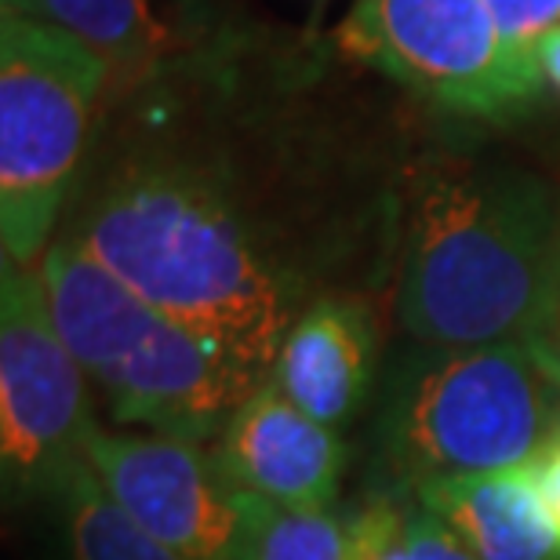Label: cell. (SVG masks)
I'll return each mask as SVG.
<instances>
[{"instance_id":"cell-14","label":"cell","mask_w":560,"mask_h":560,"mask_svg":"<svg viewBox=\"0 0 560 560\" xmlns=\"http://www.w3.org/2000/svg\"><path fill=\"white\" fill-rule=\"evenodd\" d=\"M237 560H346V517L335 510H295L237 491Z\"/></svg>"},{"instance_id":"cell-1","label":"cell","mask_w":560,"mask_h":560,"mask_svg":"<svg viewBox=\"0 0 560 560\" xmlns=\"http://www.w3.org/2000/svg\"><path fill=\"white\" fill-rule=\"evenodd\" d=\"M70 237L259 383L306 310L299 277L266 252L226 186L197 167L131 161Z\"/></svg>"},{"instance_id":"cell-18","label":"cell","mask_w":560,"mask_h":560,"mask_svg":"<svg viewBox=\"0 0 560 560\" xmlns=\"http://www.w3.org/2000/svg\"><path fill=\"white\" fill-rule=\"evenodd\" d=\"M411 553H416V560H477L466 550V542L441 517L422 510L419 502L411 506Z\"/></svg>"},{"instance_id":"cell-4","label":"cell","mask_w":560,"mask_h":560,"mask_svg":"<svg viewBox=\"0 0 560 560\" xmlns=\"http://www.w3.org/2000/svg\"><path fill=\"white\" fill-rule=\"evenodd\" d=\"M40 277L66 346L120 425L208 444L219 441L241 400L262 386L142 299L77 237L51 241Z\"/></svg>"},{"instance_id":"cell-5","label":"cell","mask_w":560,"mask_h":560,"mask_svg":"<svg viewBox=\"0 0 560 560\" xmlns=\"http://www.w3.org/2000/svg\"><path fill=\"white\" fill-rule=\"evenodd\" d=\"M109 62L51 22L0 19V244L33 266L51 248Z\"/></svg>"},{"instance_id":"cell-15","label":"cell","mask_w":560,"mask_h":560,"mask_svg":"<svg viewBox=\"0 0 560 560\" xmlns=\"http://www.w3.org/2000/svg\"><path fill=\"white\" fill-rule=\"evenodd\" d=\"M411 506L405 495L372 491L346 513V560H416L411 553Z\"/></svg>"},{"instance_id":"cell-2","label":"cell","mask_w":560,"mask_h":560,"mask_svg":"<svg viewBox=\"0 0 560 560\" xmlns=\"http://www.w3.org/2000/svg\"><path fill=\"white\" fill-rule=\"evenodd\" d=\"M560 241V200L513 167L422 172L408 200L400 324L416 342H521Z\"/></svg>"},{"instance_id":"cell-17","label":"cell","mask_w":560,"mask_h":560,"mask_svg":"<svg viewBox=\"0 0 560 560\" xmlns=\"http://www.w3.org/2000/svg\"><path fill=\"white\" fill-rule=\"evenodd\" d=\"M488 8L499 22L502 37L524 55H535L546 33L560 26V0H488Z\"/></svg>"},{"instance_id":"cell-13","label":"cell","mask_w":560,"mask_h":560,"mask_svg":"<svg viewBox=\"0 0 560 560\" xmlns=\"http://www.w3.org/2000/svg\"><path fill=\"white\" fill-rule=\"evenodd\" d=\"M48 510L66 560H186L145 532L109 495V488L92 466L77 469L59 488V495L48 502Z\"/></svg>"},{"instance_id":"cell-20","label":"cell","mask_w":560,"mask_h":560,"mask_svg":"<svg viewBox=\"0 0 560 560\" xmlns=\"http://www.w3.org/2000/svg\"><path fill=\"white\" fill-rule=\"evenodd\" d=\"M535 55H539L542 77L560 92V26H553L550 33H546V37L539 40V48H535Z\"/></svg>"},{"instance_id":"cell-21","label":"cell","mask_w":560,"mask_h":560,"mask_svg":"<svg viewBox=\"0 0 560 560\" xmlns=\"http://www.w3.org/2000/svg\"><path fill=\"white\" fill-rule=\"evenodd\" d=\"M557 422H560V416H557Z\"/></svg>"},{"instance_id":"cell-16","label":"cell","mask_w":560,"mask_h":560,"mask_svg":"<svg viewBox=\"0 0 560 560\" xmlns=\"http://www.w3.org/2000/svg\"><path fill=\"white\" fill-rule=\"evenodd\" d=\"M521 346L560 386V241H557V255L550 266V280H546L539 306H535L528 328L521 335Z\"/></svg>"},{"instance_id":"cell-12","label":"cell","mask_w":560,"mask_h":560,"mask_svg":"<svg viewBox=\"0 0 560 560\" xmlns=\"http://www.w3.org/2000/svg\"><path fill=\"white\" fill-rule=\"evenodd\" d=\"M4 11L51 22L103 55L120 73L156 66L189 37V0H4Z\"/></svg>"},{"instance_id":"cell-11","label":"cell","mask_w":560,"mask_h":560,"mask_svg":"<svg viewBox=\"0 0 560 560\" xmlns=\"http://www.w3.org/2000/svg\"><path fill=\"white\" fill-rule=\"evenodd\" d=\"M411 499L441 517L477 560H560V535L528 466L430 480Z\"/></svg>"},{"instance_id":"cell-3","label":"cell","mask_w":560,"mask_h":560,"mask_svg":"<svg viewBox=\"0 0 560 560\" xmlns=\"http://www.w3.org/2000/svg\"><path fill=\"white\" fill-rule=\"evenodd\" d=\"M560 416V386L521 342H416L386 364L372 422L375 491L528 466Z\"/></svg>"},{"instance_id":"cell-19","label":"cell","mask_w":560,"mask_h":560,"mask_svg":"<svg viewBox=\"0 0 560 560\" xmlns=\"http://www.w3.org/2000/svg\"><path fill=\"white\" fill-rule=\"evenodd\" d=\"M528 474L539 488V495L546 502V513H550L553 528L560 535V422H553V430L546 433V441L539 452L532 455Z\"/></svg>"},{"instance_id":"cell-9","label":"cell","mask_w":560,"mask_h":560,"mask_svg":"<svg viewBox=\"0 0 560 560\" xmlns=\"http://www.w3.org/2000/svg\"><path fill=\"white\" fill-rule=\"evenodd\" d=\"M215 466L230 488L295 510H335L350 447L266 378L219 433Z\"/></svg>"},{"instance_id":"cell-7","label":"cell","mask_w":560,"mask_h":560,"mask_svg":"<svg viewBox=\"0 0 560 560\" xmlns=\"http://www.w3.org/2000/svg\"><path fill=\"white\" fill-rule=\"evenodd\" d=\"M81 361L51 317L40 270L0 277V480L11 502H48L88 466L98 419Z\"/></svg>"},{"instance_id":"cell-6","label":"cell","mask_w":560,"mask_h":560,"mask_svg":"<svg viewBox=\"0 0 560 560\" xmlns=\"http://www.w3.org/2000/svg\"><path fill=\"white\" fill-rule=\"evenodd\" d=\"M350 59L452 114L506 120L542 95V66L502 37L488 0H357L339 26Z\"/></svg>"},{"instance_id":"cell-8","label":"cell","mask_w":560,"mask_h":560,"mask_svg":"<svg viewBox=\"0 0 560 560\" xmlns=\"http://www.w3.org/2000/svg\"><path fill=\"white\" fill-rule=\"evenodd\" d=\"M88 466L109 495L175 553L186 560H237V488L226 485L205 444L98 425L88 441Z\"/></svg>"},{"instance_id":"cell-10","label":"cell","mask_w":560,"mask_h":560,"mask_svg":"<svg viewBox=\"0 0 560 560\" xmlns=\"http://www.w3.org/2000/svg\"><path fill=\"white\" fill-rule=\"evenodd\" d=\"M378 378L375 320L353 299H317L299 313L277 353L270 383L306 416L346 430Z\"/></svg>"}]
</instances>
